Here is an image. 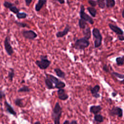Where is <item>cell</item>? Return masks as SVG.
<instances>
[{"label": "cell", "instance_id": "bcb514c9", "mask_svg": "<svg viewBox=\"0 0 124 124\" xmlns=\"http://www.w3.org/2000/svg\"><path fill=\"white\" fill-rule=\"evenodd\" d=\"M25 82V81H24V80H22V81H21V83H23V82Z\"/></svg>", "mask_w": 124, "mask_h": 124}, {"label": "cell", "instance_id": "3957f363", "mask_svg": "<svg viewBox=\"0 0 124 124\" xmlns=\"http://www.w3.org/2000/svg\"><path fill=\"white\" fill-rule=\"evenodd\" d=\"M92 33L94 39V46L95 48L99 47L102 43V36L98 29L94 28L92 30Z\"/></svg>", "mask_w": 124, "mask_h": 124}, {"label": "cell", "instance_id": "ee69618b", "mask_svg": "<svg viewBox=\"0 0 124 124\" xmlns=\"http://www.w3.org/2000/svg\"><path fill=\"white\" fill-rule=\"evenodd\" d=\"M34 124H41V123L39 121H36L34 123Z\"/></svg>", "mask_w": 124, "mask_h": 124}, {"label": "cell", "instance_id": "60d3db41", "mask_svg": "<svg viewBox=\"0 0 124 124\" xmlns=\"http://www.w3.org/2000/svg\"><path fill=\"white\" fill-rule=\"evenodd\" d=\"M70 124H77V122L76 121H75V120H73L72 121L71 123Z\"/></svg>", "mask_w": 124, "mask_h": 124}, {"label": "cell", "instance_id": "d6986e66", "mask_svg": "<svg viewBox=\"0 0 124 124\" xmlns=\"http://www.w3.org/2000/svg\"><path fill=\"white\" fill-rule=\"evenodd\" d=\"M87 10L92 17H95L96 16L97 11L95 8L93 7H88L87 8Z\"/></svg>", "mask_w": 124, "mask_h": 124}, {"label": "cell", "instance_id": "f35d334b", "mask_svg": "<svg viewBox=\"0 0 124 124\" xmlns=\"http://www.w3.org/2000/svg\"><path fill=\"white\" fill-rule=\"evenodd\" d=\"M118 39L120 41H124V36L123 35H118Z\"/></svg>", "mask_w": 124, "mask_h": 124}, {"label": "cell", "instance_id": "7a4b0ae2", "mask_svg": "<svg viewBox=\"0 0 124 124\" xmlns=\"http://www.w3.org/2000/svg\"><path fill=\"white\" fill-rule=\"evenodd\" d=\"M40 60H36L35 62L37 66L41 69H46L50 64L51 62L48 60L46 55H41L40 57Z\"/></svg>", "mask_w": 124, "mask_h": 124}, {"label": "cell", "instance_id": "74e56055", "mask_svg": "<svg viewBox=\"0 0 124 124\" xmlns=\"http://www.w3.org/2000/svg\"><path fill=\"white\" fill-rule=\"evenodd\" d=\"M32 0H25V2L26 3V5L27 6H29L32 2Z\"/></svg>", "mask_w": 124, "mask_h": 124}, {"label": "cell", "instance_id": "6da1fadb", "mask_svg": "<svg viewBox=\"0 0 124 124\" xmlns=\"http://www.w3.org/2000/svg\"><path fill=\"white\" fill-rule=\"evenodd\" d=\"M62 114V108L58 102H57L53 109L52 117L54 120V124H60V117Z\"/></svg>", "mask_w": 124, "mask_h": 124}, {"label": "cell", "instance_id": "b9f144b4", "mask_svg": "<svg viewBox=\"0 0 124 124\" xmlns=\"http://www.w3.org/2000/svg\"><path fill=\"white\" fill-rule=\"evenodd\" d=\"M63 124H70V123H69V122L68 121L66 120V121H65L63 123Z\"/></svg>", "mask_w": 124, "mask_h": 124}, {"label": "cell", "instance_id": "d6a6232c", "mask_svg": "<svg viewBox=\"0 0 124 124\" xmlns=\"http://www.w3.org/2000/svg\"><path fill=\"white\" fill-rule=\"evenodd\" d=\"M13 5H14V3H12L11 2H10L9 1H5L3 3L4 6L5 7H6V8H8V9H9L10 7H11Z\"/></svg>", "mask_w": 124, "mask_h": 124}, {"label": "cell", "instance_id": "7bdbcfd3", "mask_svg": "<svg viewBox=\"0 0 124 124\" xmlns=\"http://www.w3.org/2000/svg\"><path fill=\"white\" fill-rule=\"evenodd\" d=\"M122 16L123 18H124V9L123 10V11H122Z\"/></svg>", "mask_w": 124, "mask_h": 124}, {"label": "cell", "instance_id": "ffe728a7", "mask_svg": "<svg viewBox=\"0 0 124 124\" xmlns=\"http://www.w3.org/2000/svg\"><path fill=\"white\" fill-rule=\"evenodd\" d=\"M115 3V0H106V5L108 8H111L114 7Z\"/></svg>", "mask_w": 124, "mask_h": 124}, {"label": "cell", "instance_id": "44dd1931", "mask_svg": "<svg viewBox=\"0 0 124 124\" xmlns=\"http://www.w3.org/2000/svg\"><path fill=\"white\" fill-rule=\"evenodd\" d=\"M17 92L18 93H29L31 92V89L29 87L26 85H24L22 87L20 88Z\"/></svg>", "mask_w": 124, "mask_h": 124}, {"label": "cell", "instance_id": "7402d4cb", "mask_svg": "<svg viewBox=\"0 0 124 124\" xmlns=\"http://www.w3.org/2000/svg\"><path fill=\"white\" fill-rule=\"evenodd\" d=\"M15 71L13 68H10V71L8 72V78L11 82H12L13 80L14 77H15Z\"/></svg>", "mask_w": 124, "mask_h": 124}, {"label": "cell", "instance_id": "5bb4252c", "mask_svg": "<svg viewBox=\"0 0 124 124\" xmlns=\"http://www.w3.org/2000/svg\"><path fill=\"white\" fill-rule=\"evenodd\" d=\"M46 0H38V2L35 5V10L36 12L40 11L43 6L46 3Z\"/></svg>", "mask_w": 124, "mask_h": 124}, {"label": "cell", "instance_id": "2e32d148", "mask_svg": "<svg viewBox=\"0 0 124 124\" xmlns=\"http://www.w3.org/2000/svg\"><path fill=\"white\" fill-rule=\"evenodd\" d=\"M102 108L100 106H92L90 108V110L91 113L96 114L101 110Z\"/></svg>", "mask_w": 124, "mask_h": 124}, {"label": "cell", "instance_id": "ba28073f", "mask_svg": "<svg viewBox=\"0 0 124 124\" xmlns=\"http://www.w3.org/2000/svg\"><path fill=\"white\" fill-rule=\"evenodd\" d=\"M110 115L111 116L117 115L119 117H122L123 116V110L122 108L118 107H113L109 111Z\"/></svg>", "mask_w": 124, "mask_h": 124}, {"label": "cell", "instance_id": "4316f807", "mask_svg": "<svg viewBox=\"0 0 124 124\" xmlns=\"http://www.w3.org/2000/svg\"><path fill=\"white\" fill-rule=\"evenodd\" d=\"M116 62L118 65H122L124 63V56L117 57L116 59Z\"/></svg>", "mask_w": 124, "mask_h": 124}, {"label": "cell", "instance_id": "681fc988", "mask_svg": "<svg viewBox=\"0 0 124 124\" xmlns=\"http://www.w3.org/2000/svg\"></svg>", "mask_w": 124, "mask_h": 124}, {"label": "cell", "instance_id": "5b68a950", "mask_svg": "<svg viewBox=\"0 0 124 124\" xmlns=\"http://www.w3.org/2000/svg\"><path fill=\"white\" fill-rule=\"evenodd\" d=\"M79 16L80 18L83 19L86 22H88L90 24L93 25L94 23V21L92 17L89 16L85 12V8L83 4L81 5L80 9L79 11Z\"/></svg>", "mask_w": 124, "mask_h": 124}, {"label": "cell", "instance_id": "9a60e30c", "mask_svg": "<svg viewBox=\"0 0 124 124\" xmlns=\"http://www.w3.org/2000/svg\"><path fill=\"white\" fill-rule=\"evenodd\" d=\"M83 34L84 35V37L89 40L91 36V31L90 27H86L84 29H83L82 31Z\"/></svg>", "mask_w": 124, "mask_h": 124}, {"label": "cell", "instance_id": "603a6c76", "mask_svg": "<svg viewBox=\"0 0 124 124\" xmlns=\"http://www.w3.org/2000/svg\"><path fill=\"white\" fill-rule=\"evenodd\" d=\"M22 100L23 99L22 98H16L15 101H14V103L18 107H23V102H22Z\"/></svg>", "mask_w": 124, "mask_h": 124}, {"label": "cell", "instance_id": "ab89813d", "mask_svg": "<svg viewBox=\"0 0 124 124\" xmlns=\"http://www.w3.org/2000/svg\"><path fill=\"white\" fill-rule=\"evenodd\" d=\"M54 0L58 2L59 3H60L61 4H64L65 3L64 0Z\"/></svg>", "mask_w": 124, "mask_h": 124}, {"label": "cell", "instance_id": "d590c367", "mask_svg": "<svg viewBox=\"0 0 124 124\" xmlns=\"http://www.w3.org/2000/svg\"><path fill=\"white\" fill-rule=\"evenodd\" d=\"M5 96V93L4 91L0 90V99H2Z\"/></svg>", "mask_w": 124, "mask_h": 124}, {"label": "cell", "instance_id": "30bf717a", "mask_svg": "<svg viewBox=\"0 0 124 124\" xmlns=\"http://www.w3.org/2000/svg\"><path fill=\"white\" fill-rule=\"evenodd\" d=\"M108 26L110 29L111 30L114 32H115L118 35H123V33H124L123 31L117 26L113 25L112 24H109Z\"/></svg>", "mask_w": 124, "mask_h": 124}, {"label": "cell", "instance_id": "f1b7e54d", "mask_svg": "<svg viewBox=\"0 0 124 124\" xmlns=\"http://www.w3.org/2000/svg\"><path fill=\"white\" fill-rule=\"evenodd\" d=\"M65 86V84L64 82L61 81H59L57 83H56L55 84V88H56L59 89L63 88Z\"/></svg>", "mask_w": 124, "mask_h": 124}, {"label": "cell", "instance_id": "f6af8a7d", "mask_svg": "<svg viewBox=\"0 0 124 124\" xmlns=\"http://www.w3.org/2000/svg\"><path fill=\"white\" fill-rule=\"evenodd\" d=\"M121 82H122L123 83H124V79L123 81H121Z\"/></svg>", "mask_w": 124, "mask_h": 124}, {"label": "cell", "instance_id": "9c48e42d", "mask_svg": "<svg viewBox=\"0 0 124 124\" xmlns=\"http://www.w3.org/2000/svg\"><path fill=\"white\" fill-rule=\"evenodd\" d=\"M71 29V27L68 25L66 24L65 28L62 31H60L56 33V36L57 38H61L68 34Z\"/></svg>", "mask_w": 124, "mask_h": 124}, {"label": "cell", "instance_id": "f907efd6", "mask_svg": "<svg viewBox=\"0 0 124 124\" xmlns=\"http://www.w3.org/2000/svg\"></svg>", "mask_w": 124, "mask_h": 124}, {"label": "cell", "instance_id": "d4e9b609", "mask_svg": "<svg viewBox=\"0 0 124 124\" xmlns=\"http://www.w3.org/2000/svg\"><path fill=\"white\" fill-rule=\"evenodd\" d=\"M87 25L86 21L84 20L83 19L80 18L78 20V26L80 29H84Z\"/></svg>", "mask_w": 124, "mask_h": 124}, {"label": "cell", "instance_id": "f546056e", "mask_svg": "<svg viewBox=\"0 0 124 124\" xmlns=\"http://www.w3.org/2000/svg\"><path fill=\"white\" fill-rule=\"evenodd\" d=\"M94 119L95 121L99 123H101L103 121V118L101 115L100 114H96L95 115L94 117Z\"/></svg>", "mask_w": 124, "mask_h": 124}, {"label": "cell", "instance_id": "4dcf8cb0", "mask_svg": "<svg viewBox=\"0 0 124 124\" xmlns=\"http://www.w3.org/2000/svg\"><path fill=\"white\" fill-rule=\"evenodd\" d=\"M9 9L14 14H17L18 12H19V9H18L16 6H15L14 5H13V6H12L11 7H10L9 8Z\"/></svg>", "mask_w": 124, "mask_h": 124}, {"label": "cell", "instance_id": "e575fe53", "mask_svg": "<svg viewBox=\"0 0 124 124\" xmlns=\"http://www.w3.org/2000/svg\"><path fill=\"white\" fill-rule=\"evenodd\" d=\"M88 3L90 5H91L92 7H93L96 6L97 5V2L94 0H89Z\"/></svg>", "mask_w": 124, "mask_h": 124}, {"label": "cell", "instance_id": "8d00e7d4", "mask_svg": "<svg viewBox=\"0 0 124 124\" xmlns=\"http://www.w3.org/2000/svg\"><path fill=\"white\" fill-rule=\"evenodd\" d=\"M103 69L104 71L106 72H108L109 71V70H108V66L106 65V64H104L103 65Z\"/></svg>", "mask_w": 124, "mask_h": 124}, {"label": "cell", "instance_id": "ac0fdd59", "mask_svg": "<svg viewBox=\"0 0 124 124\" xmlns=\"http://www.w3.org/2000/svg\"><path fill=\"white\" fill-rule=\"evenodd\" d=\"M54 71L56 73L57 76L61 78H65V73L60 69L59 68H55L54 69Z\"/></svg>", "mask_w": 124, "mask_h": 124}, {"label": "cell", "instance_id": "836d02e7", "mask_svg": "<svg viewBox=\"0 0 124 124\" xmlns=\"http://www.w3.org/2000/svg\"><path fill=\"white\" fill-rule=\"evenodd\" d=\"M112 74L118 78H119L121 79H124V75H122V74L118 73L117 72H113Z\"/></svg>", "mask_w": 124, "mask_h": 124}, {"label": "cell", "instance_id": "277c9868", "mask_svg": "<svg viewBox=\"0 0 124 124\" xmlns=\"http://www.w3.org/2000/svg\"><path fill=\"white\" fill-rule=\"evenodd\" d=\"M90 45L89 40L83 37L79 39H77L75 43L74 47L78 50H83L87 48Z\"/></svg>", "mask_w": 124, "mask_h": 124}, {"label": "cell", "instance_id": "7dc6e473", "mask_svg": "<svg viewBox=\"0 0 124 124\" xmlns=\"http://www.w3.org/2000/svg\"><path fill=\"white\" fill-rule=\"evenodd\" d=\"M112 94H116V93H112ZM113 96H115V95H113Z\"/></svg>", "mask_w": 124, "mask_h": 124}, {"label": "cell", "instance_id": "cb8c5ba5", "mask_svg": "<svg viewBox=\"0 0 124 124\" xmlns=\"http://www.w3.org/2000/svg\"><path fill=\"white\" fill-rule=\"evenodd\" d=\"M45 82L46 85L48 89H51L54 88L52 81L50 80H49L48 78H46L45 80Z\"/></svg>", "mask_w": 124, "mask_h": 124}, {"label": "cell", "instance_id": "c3c4849f", "mask_svg": "<svg viewBox=\"0 0 124 124\" xmlns=\"http://www.w3.org/2000/svg\"><path fill=\"white\" fill-rule=\"evenodd\" d=\"M16 124V123H13V124Z\"/></svg>", "mask_w": 124, "mask_h": 124}, {"label": "cell", "instance_id": "52a82bcc", "mask_svg": "<svg viewBox=\"0 0 124 124\" xmlns=\"http://www.w3.org/2000/svg\"><path fill=\"white\" fill-rule=\"evenodd\" d=\"M23 36L27 39L34 40L38 36L37 34L32 30H24L22 31Z\"/></svg>", "mask_w": 124, "mask_h": 124}, {"label": "cell", "instance_id": "7c38bea8", "mask_svg": "<svg viewBox=\"0 0 124 124\" xmlns=\"http://www.w3.org/2000/svg\"><path fill=\"white\" fill-rule=\"evenodd\" d=\"M57 93L59 98L62 100H65L68 98V95L65 93L64 90L62 89H59Z\"/></svg>", "mask_w": 124, "mask_h": 124}, {"label": "cell", "instance_id": "484cf974", "mask_svg": "<svg viewBox=\"0 0 124 124\" xmlns=\"http://www.w3.org/2000/svg\"><path fill=\"white\" fill-rule=\"evenodd\" d=\"M27 14L24 12H18L16 14V16L18 19H24L27 17Z\"/></svg>", "mask_w": 124, "mask_h": 124}, {"label": "cell", "instance_id": "e0dca14e", "mask_svg": "<svg viewBox=\"0 0 124 124\" xmlns=\"http://www.w3.org/2000/svg\"><path fill=\"white\" fill-rule=\"evenodd\" d=\"M46 78H48L49 80H50L52 83H54L55 84H56V83H57L60 80L58 79V78H57L56 77H54V76L50 75V74H46Z\"/></svg>", "mask_w": 124, "mask_h": 124}, {"label": "cell", "instance_id": "83f0119b", "mask_svg": "<svg viewBox=\"0 0 124 124\" xmlns=\"http://www.w3.org/2000/svg\"><path fill=\"white\" fill-rule=\"evenodd\" d=\"M96 2L99 7L101 9H104L105 7L106 3L105 0H97Z\"/></svg>", "mask_w": 124, "mask_h": 124}, {"label": "cell", "instance_id": "1f68e13d", "mask_svg": "<svg viewBox=\"0 0 124 124\" xmlns=\"http://www.w3.org/2000/svg\"><path fill=\"white\" fill-rule=\"evenodd\" d=\"M15 22V23L17 25V26H18L19 27L25 28V27H28V28H29V26L27 24H26V23H25L18 22L17 21H16Z\"/></svg>", "mask_w": 124, "mask_h": 124}, {"label": "cell", "instance_id": "8992f818", "mask_svg": "<svg viewBox=\"0 0 124 124\" xmlns=\"http://www.w3.org/2000/svg\"><path fill=\"white\" fill-rule=\"evenodd\" d=\"M4 49L8 55L11 56L14 53V49L13 47L10 43V37L9 35H7L4 41Z\"/></svg>", "mask_w": 124, "mask_h": 124}, {"label": "cell", "instance_id": "4fadbf2b", "mask_svg": "<svg viewBox=\"0 0 124 124\" xmlns=\"http://www.w3.org/2000/svg\"><path fill=\"white\" fill-rule=\"evenodd\" d=\"M100 90V86L98 85H95L94 87L91 88V92L93 96L95 98H99L100 97L99 94L98 93Z\"/></svg>", "mask_w": 124, "mask_h": 124}, {"label": "cell", "instance_id": "8fae6325", "mask_svg": "<svg viewBox=\"0 0 124 124\" xmlns=\"http://www.w3.org/2000/svg\"><path fill=\"white\" fill-rule=\"evenodd\" d=\"M4 106L5 107L6 111L9 113H10V114H11L14 116H16V112L15 111V110H14V108L12 107V106L10 104H9L6 100H5V101H4Z\"/></svg>", "mask_w": 124, "mask_h": 124}]
</instances>
